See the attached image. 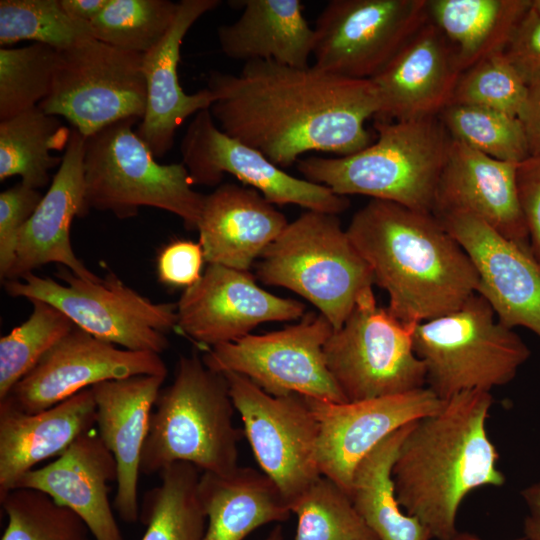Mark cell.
I'll return each instance as SVG.
<instances>
[{"mask_svg": "<svg viewBox=\"0 0 540 540\" xmlns=\"http://www.w3.org/2000/svg\"><path fill=\"white\" fill-rule=\"evenodd\" d=\"M414 422L382 440L354 471L349 496L356 511L378 540L432 539L428 529L400 506L392 478L399 448Z\"/></svg>", "mask_w": 540, "mask_h": 540, "instance_id": "4dcf8cb0", "label": "cell"}, {"mask_svg": "<svg viewBox=\"0 0 540 540\" xmlns=\"http://www.w3.org/2000/svg\"><path fill=\"white\" fill-rule=\"evenodd\" d=\"M417 325V324H416ZM373 294L362 299L326 341L327 368L347 402L426 387V369L413 348V330Z\"/></svg>", "mask_w": 540, "mask_h": 540, "instance_id": "30bf717a", "label": "cell"}, {"mask_svg": "<svg viewBox=\"0 0 540 540\" xmlns=\"http://www.w3.org/2000/svg\"><path fill=\"white\" fill-rule=\"evenodd\" d=\"M159 475L160 484L144 496L142 540H203L207 517L198 497L199 469L176 462Z\"/></svg>", "mask_w": 540, "mask_h": 540, "instance_id": "d6a6232c", "label": "cell"}, {"mask_svg": "<svg viewBox=\"0 0 540 540\" xmlns=\"http://www.w3.org/2000/svg\"><path fill=\"white\" fill-rule=\"evenodd\" d=\"M178 5L168 0H109L89 24L95 39L144 55L164 38Z\"/></svg>", "mask_w": 540, "mask_h": 540, "instance_id": "e575fe53", "label": "cell"}, {"mask_svg": "<svg viewBox=\"0 0 540 540\" xmlns=\"http://www.w3.org/2000/svg\"><path fill=\"white\" fill-rule=\"evenodd\" d=\"M427 20V0H331L313 28V65L372 79Z\"/></svg>", "mask_w": 540, "mask_h": 540, "instance_id": "5bb4252c", "label": "cell"}, {"mask_svg": "<svg viewBox=\"0 0 540 540\" xmlns=\"http://www.w3.org/2000/svg\"><path fill=\"white\" fill-rule=\"evenodd\" d=\"M346 232L387 292L388 311L405 324L451 313L477 293L474 264L432 213L371 199Z\"/></svg>", "mask_w": 540, "mask_h": 540, "instance_id": "7a4b0ae2", "label": "cell"}, {"mask_svg": "<svg viewBox=\"0 0 540 540\" xmlns=\"http://www.w3.org/2000/svg\"><path fill=\"white\" fill-rule=\"evenodd\" d=\"M22 182L0 194V277L3 282L15 260L18 236L42 199Z\"/></svg>", "mask_w": 540, "mask_h": 540, "instance_id": "b9f144b4", "label": "cell"}, {"mask_svg": "<svg viewBox=\"0 0 540 540\" xmlns=\"http://www.w3.org/2000/svg\"><path fill=\"white\" fill-rule=\"evenodd\" d=\"M56 50L35 43L0 49V120L32 109L49 94Z\"/></svg>", "mask_w": 540, "mask_h": 540, "instance_id": "ab89813d", "label": "cell"}, {"mask_svg": "<svg viewBox=\"0 0 540 540\" xmlns=\"http://www.w3.org/2000/svg\"><path fill=\"white\" fill-rule=\"evenodd\" d=\"M516 190L530 250L540 262V156H529L517 164Z\"/></svg>", "mask_w": 540, "mask_h": 540, "instance_id": "f6af8a7d", "label": "cell"}, {"mask_svg": "<svg viewBox=\"0 0 540 540\" xmlns=\"http://www.w3.org/2000/svg\"><path fill=\"white\" fill-rule=\"evenodd\" d=\"M461 74L451 44L428 19L370 79L380 101L376 119L409 121L438 117L451 103Z\"/></svg>", "mask_w": 540, "mask_h": 540, "instance_id": "ffe728a7", "label": "cell"}, {"mask_svg": "<svg viewBox=\"0 0 540 540\" xmlns=\"http://www.w3.org/2000/svg\"><path fill=\"white\" fill-rule=\"evenodd\" d=\"M263 540H283V532L281 527H275Z\"/></svg>", "mask_w": 540, "mask_h": 540, "instance_id": "f907efd6", "label": "cell"}, {"mask_svg": "<svg viewBox=\"0 0 540 540\" xmlns=\"http://www.w3.org/2000/svg\"><path fill=\"white\" fill-rule=\"evenodd\" d=\"M377 139L346 156H308L297 162L304 179L338 195H365L432 213L452 138L439 117L376 120Z\"/></svg>", "mask_w": 540, "mask_h": 540, "instance_id": "277c9868", "label": "cell"}, {"mask_svg": "<svg viewBox=\"0 0 540 540\" xmlns=\"http://www.w3.org/2000/svg\"><path fill=\"white\" fill-rule=\"evenodd\" d=\"M288 223L257 190L225 183L205 195L196 230L208 264L248 271Z\"/></svg>", "mask_w": 540, "mask_h": 540, "instance_id": "484cf974", "label": "cell"}, {"mask_svg": "<svg viewBox=\"0 0 540 540\" xmlns=\"http://www.w3.org/2000/svg\"><path fill=\"white\" fill-rule=\"evenodd\" d=\"M96 425L91 388L40 412L26 413L7 399L0 401V497L48 458L60 456L80 435Z\"/></svg>", "mask_w": 540, "mask_h": 540, "instance_id": "4316f807", "label": "cell"}, {"mask_svg": "<svg viewBox=\"0 0 540 540\" xmlns=\"http://www.w3.org/2000/svg\"><path fill=\"white\" fill-rule=\"evenodd\" d=\"M291 512L297 516L293 540H378L349 494L325 476L291 505Z\"/></svg>", "mask_w": 540, "mask_h": 540, "instance_id": "74e56055", "label": "cell"}, {"mask_svg": "<svg viewBox=\"0 0 540 540\" xmlns=\"http://www.w3.org/2000/svg\"><path fill=\"white\" fill-rule=\"evenodd\" d=\"M117 477L116 460L93 428L51 463L25 473L14 489L41 491L71 509L95 540H124L108 497Z\"/></svg>", "mask_w": 540, "mask_h": 540, "instance_id": "603a6c76", "label": "cell"}, {"mask_svg": "<svg viewBox=\"0 0 540 540\" xmlns=\"http://www.w3.org/2000/svg\"><path fill=\"white\" fill-rule=\"evenodd\" d=\"M413 348L425 365L426 387L441 400L508 384L531 354L478 293L457 310L418 323Z\"/></svg>", "mask_w": 540, "mask_h": 540, "instance_id": "ba28073f", "label": "cell"}, {"mask_svg": "<svg viewBox=\"0 0 540 540\" xmlns=\"http://www.w3.org/2000/svg\"><path fill=\"white\" fill-rule=\"evenodd\" d=\"M517 163L491 158L452 139L433 214L465 212L503 237L530 248L516 190Z\"/></svg>", "mask_w": 540, "mask_h": 540, "instance_id": "7402d4cb", "label": "cell"}, {"mask_svg": "<svg viewBox=\"0 0 540 540\" xmlns=\"http://www.w3.org/2000/svg\"><path fill=\"white\" fill-rule=\"evenodd\" d=\"M128 118L85 137L83 158L85 206L110 211L119 219L134 217L143 206L175 214L187 230L197 229L205 195L193 189L185 165L159 164L133 131Z\"/></svg>", "mask_w": 540, "mask_h": 540, "instance_id": "52a82bcc", "label": "cell"}, {"mask_svg": "<svg viewBox=\"0 0 540 540\" xmlns=\"http://www.w3.org/2000/svg\"><path fill=\"white\" fill-rule=\"evenodd\" d=\"M260 258L261 282L302 296L334 330L373 294L371 268L334 214L307 210L287 224Z\"/></svg>", "mask_w": 540, "mask_h": 540, "instance_id": "8992f818", "label": "cell"}, {"mask_svg": "<svg viewBox=\"0 0 540 540\" xmlns=\"http://www.w3.org/2000/svg\"><path fill=\"white\" fill-rule=\"evenodd\" d=\"M165 378L138 375L107 380L90 387L96 403L97 432L113 454L118 468L114 508L127 523H134L140 517L141 454L152 408Z\"/></svg>", "mask_w": 540, "mask_h": 540, "instance_id": "d4e9b609", "label": "cell"}, {"mask_svg": "<svg viewBox=\"0 0 540 540\" xmlns=\"http://www.w3.org/2000/svg\"><path fill=\"white\" fill-rule=\"evenodd\" d=\"M31 303L28 319L0 339V400L75 327L56 307L37 299Z\"/></svg>", "mask_w": 540, "mask_h": 540, "instance_id": "d590c367", "label": "cell"}, {"mask_svg": "<svg viewBox=\"0 0 540 540\" xmlns=\"http://www.w3.org/2000/svg\"><path fill=\"white\" fill-rule=\"evenodd\" d=\"M528 513L524 519L523 532L527 540H540V481L521 491Z\"/></svg>", "mask_w": 540, "mask_h": 540, "instance_id": "7dc6e473", "label": "cell"}, {"mask_svg": "<svg viewBox=\"0 0 540 540\" xmlns=\"http://www.w3.org/2000/svg\"><path fill=\"white\" fill-rule=\"evenodd\" d=\"M436 217L474 264L477 293L487 300L498 321L512 329H529L540 339V262L530 248L503 237L469 213Z\"/></svg>", "mask_w": 540, "mask_h": 540, "instance_id": "d6986e66", "label": "cell"}, {"mask_svg": "<svg viewBox=\"0 0 540 540\" xmlns=\"http://www.w3.org/2000/svg\"><path fill=\"white\" fill-rule=\"evenodd\" d=\"M0 503L8 518L1 540H91L79 515L41 491L13 489Z\"/></svg>", "mask_w": 540, "mask_h": 540, "instance_id": "f35d334b", "label": "cell"}, {"mask_svg": "<svg viewBox=\"0 0 540 540\" xmlns=\"http://www.w3.org/2000/svg\"><path fill=\"white\" fill-rule=\"evenodd\" d=\"M531 0H427L428 19L451 44L461 72L503 52Z\"/></svg>", "mask_w": 540, "mask_h": 540, "instance_id": "f546056e", "label": "cell"}, {"mask_svg": "<svg viewBox=\"0 0 540 540\" xmlns=\"http://www.w3.org/2000/svg\"><path fill=\"white\" fill-rule=\"evenodd\" d=\"M154 407L141 474L159 473L176 462L216 474L238 466V443L244 433L233 423L235 407L227 380L197 354L179 358L173 383L160 391Z\"/></svg>", "mask_w": 540, "mask_h": 540, "instance_id": "5b68a950", "label": "cell"}, {"mask_svg": "<svg viewBox=\"0 0 540 540\" xmlns=\"http://www.w3.org/2000/svg\"><path fill=\"white\" fill-rule=\"evenodd\" d=\"M438 117L452 139L491 158L518 164L530 156L518 117L463 104H449Z\"/></svg>", "mask_w": 540, "mask_h": 540, "instance_id": "8d00e7d4", "label": "cell"}, {"mask_svg": "<svg viewBox=\"0 0 540 540\" xmlns=\"http://www.w3.org/2000/svg\"><path fill=\"white\" fill-rule=\"evenodd\" d=\"M528 86L503 52L464 71L450 104L480 106L519 117Z\"/></svg>", "mask_w": 540, "mask_h": 540, "instance_id": "60d3db41", "label": "cell"}, {"mask_svg": "<svg viewBox=\"0 0 540 540\" xmlns=\"http://www.w3.org/2000/svg\"><path fill=\"white\" fill-rule=\"evenodd\" d=\"M531 8L540 15V0H531Z\"/></svg>", "mask_w": 540, "mask_h": 540, "instance_id": "816d5d0a", "label": "cell"}, {"mask_svg": "<svg viewBox=\"0 0 540 540\" xmlns=\"http://www.w3.org/2000/svg\"><path fill=\"white\" fill-rule=\"evenodd\" d=\"M71 130L59 117L38 106L0 122V180L20 176L21 182L39 189L48 184L49 171L60 166L62 157L53 149L66 148Z\"/></svg>", "mask_w": 540, "mask_h": 540, "instance_id": "1f68e13d", "label": "cell"}, {"mask_svg": "<svg viewBox=\"0 0 540 540\" xmlns=\"http://www.w3.org/2000/svg\"><path fill=\"white\" fill-rule=\"evenodd\" d=\"M60 2L69 15L90 23L103 11L109 0H60Z\"/></svg>", "mask_w": 540, "mask_h": 540, "instance_id": "c3c4849f", "label": "cell"}, {"mask_svg": "<svg viewBox=\"0 0 540 540\" xmlns=\"http://www.w3.org/2000/svg\"><path fill=\"white\" fill-rule=\"evenodd\" d=\"M242 8L239 18L217 28L222 52L244 61L272 60L304 68L313 53L314 30L300 0L230 1Z\"/></svg>", "mask_w": 540, "mask_h": 540, "instance_id": "83f0119b", "label": "cell"}, {"mask_svg": "<svg viewBox=\"0 0 540 540\" xmlns=\"http://www.w3.org/2000/svg\"><path fill=\"white\" fill-rule=\"evenodd\" d=\"M57 276L64 283L32 272L2 284L10 296L44 301L105 342L157 354L168 348L167 334L177 327V303H154L114 273L95 282L62 267Z\"/></svg>", "mask_w": 540, "mask_h": 540, "instance_id": "9c48e42d", "label": "cell"}, {"mask_svg": "<svg viewBox=\"0 0 540 540\" xmlns=\"http://www.w3.org/2000/svg\"><path fill=\"white\" fill-rule=\"evenodd\" d=\"M305 305L264 290L248 271L209 264L177 303V328L208 347L236 341L259 324L292 321Z\"/></svg>", "mask_w": 540, "mask_h": 540, "instance_id": "ac0fdd59", "label": "cell"}, {"mask_svg": "<svg viewBox=\"0 0 540 540\" xmlns=\"http://www.w3.org/2000/svg\"><path fill=\"white\" fill-rule=\"evenodd\" d=\"M138 375L166 377L160 354L119 349L75 325L4 399L36 413L97 383Z\"/></svg>", "mask_w": 540, "mask_h": 540, "instance_id": "e0dca14e", "label": "cell"}, {"mask_svg": "<svg viewBox=\"0 0 540 540\" xmlns=\"http://www.w3.org/2000/svg\"><path fill=\"white\" fill-rule=\"evenodd\" d=\"M223 375L262 472L291 508L322 476L317 463L319 428L312 409L301 395L273 396L243 375Z\"/></svg>", "mask_w": 540, "mask_h": 540, "instance_id": "4fadbf2b", "label": "cell"}, {"mask_svg": "<svg viewBox=\"0 0 540 540\" xmlns=\"http://www.w3.org/2000/svg\"><path fill=\"white\" fill-rule=\"evenodd\" d=\"M204 261L200 243L175 240L159 253L157 275L165 285L186 289L200 279Z\"/></svg>", "mask_w": 540, "mask_h": 540, "instance_id": "ee69618b", "label": "cell"}, {"mask_svg": "<svg viewBox=\"0 0 540 540\" xmlns=\"http://www.w3.org/2000/svg\"><path fill=\"white\" fill-rule=\"evenodd\" d=\"M210 112L222 131L285 168L308 152L346 156L371 144L365 128L380 101L370 79H353L315 65L272 60L244 63L240 73L211 71Z\"/></svg>", "mask_w": 540, "mask_h": 540, "instance_id": "6da1fadb", "label": "cell"}, {"mask_svg": "<svg viewBox=\"0 0 540 540\" xmlns=\"http://www.w3.org/2000/svg\"><path fill=\"white\" fill-rule=\"evenodd\" d=\"M198 497L207 517L203 540H243L265 524L286 521L292 513L277 485L251 467L203 472Z\"/></svg>", "mask_w": 540, "mask_h": 540, "instance_id": "f1b7e54d", "label": "cell"}, {"mask_svg": "<svg viewBox=\"0 0 540 540\" xmlns=\"http://www.w3.org/2000/svg\"><path fill=\"white\" fill-rule=\"evenodd\" d=\"M305 399L318 423L320 473L348 494L356 467L370 451L397 429L435 413L445 401L428 387L354 402Z\"/></svg>", "mask_w": 540, "mask_h": 540, "instance_id": "2e32d148", "label": "cell"}, {"mask_svg": "<svg viewBox=\"0 0 540 540\" xmlns=\"http://www.w3.org/2000/svg\"><path fill=\"white\" fill-rule=\"evenodd\" d=\"M504 54L528 87L540 81V15L531 6L516 27Z\"/></svg>", "mask_w": 540, "mask_h": 540, "instance_id": "7bdbcfd3", "label": "cell"}, {"mask_svg": "<svg viewBox=\"0 0 540 540\" xmlns=\"http://www.w3.org/2000/svg\"><path fill=\"white\" fill-rule=\"evenodd\" d=\"M219 0H181L173 24L164 38L142 56L146 81V111L137 135L155 158L174 143L177 128L191 115L210 109L216 97L207 87L193 94L182 89L177 67L182 41L192 25L220 5Z\"/></svg>", "mask_w": 540, "mask_h": 540, "instance_id": "cb8c5ba5", "label": "cell"}, {"mask_svg": "<svg viewBox=\"0 0 540 540\" xmlns=\"http://www.w3.org/2000/svg\"><path fill=\"white\" fill-rule=\"evenodd\" d=\"M518 118L525 131L530 156H540V81L528 87Z\"/></svg>", "mask_w": 540, "mask_h": 540, "instance_id": "bcb514c9", "label": "cell"}, {"mask_svg": "<svg viewBox=\"0 0 540 540\" xmlns=\"http://www.w3.org/2000/svg\"><path fill=\"white\" fill-rule=\"evenodd\" d=\"M442 540H484V539L480 538L479 536L473 533L457 531L452 536L446 539H442ZM512 540H527V539L525 537H522V538H517V539H512Z\"/></svg>", "mask_w": 540, "mask_h": 540, "instance_id": "681fc988", "label": "cell"}, {"mask_svg": "<svg viewBox=\"0 0 540 540\" xmlns=\"http://www.w3.org/2000/svg\"><path fill=\"white\" fill-rule=\"evenodd\" d=\"M142 56L95 38L56 50L49 94L38 104L62 116L84 137L146 111Z\"/></svg>", "mask_w": 540, "mask_h": 540, "instance_id": "8fae6325", "label": "cell"}, {"mask_svg": "<svg viewBox=\"0 0 540 540\" xmlns=\"http://www.w3.org/2000/svg\"><path fill=\"white\" fill-rule=\"evenodd\" d=\"M84 148L85 137L73 128L62 163L48 191L19 233L15 260L5 280L21 279L48 263L61 264L84 280L97 282L102 279L77 258L70 241L73 219L88 213Z\"/></svg>", "mask_w": 540, "mask_h": 540, "instance_id": "44dd1931", "label": "cell"}, {"mask_svg": "<svg viewBox=\"0 0 540 540\" xmlns=\"http://www.w3.org/2000/svg\"><path fill=\"white\" fill-rule=\"evenodd\" d=\"M492 404L488 391L461 392L416 420L399 448L392 468L396 497L432 539L458 531V510L470 492L506 482L486 428Z\"/></svg>", "mask_w": 540, "mask_h": 540, "instance_id": "3957f363", "label": "cell"}, {"mask_svg": "<svg viewBox=\"0 0 540 540\" xmlns=\"http://www.w3.org/2000/svg\"><path fill=\"white\" fill-rule=\"evenodd\" d=\"M334 328L322 314L261 335L209 347L204 364L218 373L243 375L273 396L298 394L334 403L347 402L332 378L324 345Z\"/></svg>", "mask_w": 540, "mask_h": 540, "instance_id": "7c38bea8", "label": "cell"}, {"mask_svg": "<svg viewBox=\"0 0 540 540\" xmlns=\"http://www.w3.org/2000/svg\"><path fill=\"white\" fill-rule=\"evenodd\" d=\"M180 151L193 184L213 186L228 173L273 205L293 204L334 215L350 206L347 196L286 173L258 150L226 134L209 109L195 114Z\"/></svg>", "mask_w": 540, "mask_h": 540, "instance_id": "9a60e30c", "label": "cell"}, {"mask_svg": "<svg viewBox=\"0 0 540 540\" xmlns=\"http://www.w3.org/2000/svg\"><path fill=\"white\" fill-rule=\"evenodd\" d=\"M90 38V24L69 15L60 0L0 1L1 48L31 40L64 50Z\"/></svg>", "mask_w": 540, "mask_h": 540, "instance_id": "836d02e7", "label": "cell"}]
</instances>
